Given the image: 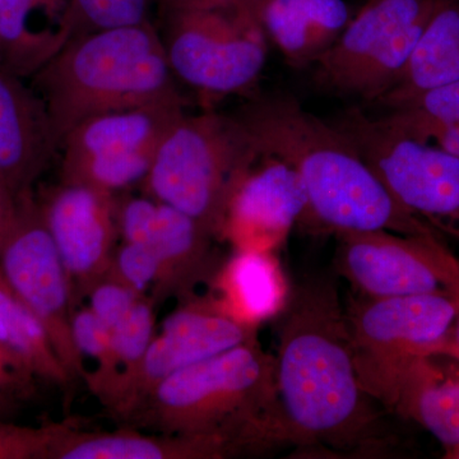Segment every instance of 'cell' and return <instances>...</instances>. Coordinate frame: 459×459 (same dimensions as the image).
I'll return each mask as SVG.
<instances>
[{"instance_id": "cell-17", "label": "cell", "mask_w": 459, "mask_h": 459, "mask_svg": "<svg viewBox=\"0 0 459 459\" xmlns=\"http://www.w3.org/2000/svg\"><path fill=\"white\" fill-rule=\"evenodd\" d=\"M157 202L150 246L159 255L161 270L148 296L159 307L169 299L181 303L192 298L195 287L211 281L219 267L213 252L216 237L189 214Z\"/></svg>"}, {"instance_id": "cell-33", "label": "cell", "mask_w": 459, "mask_h": 459, "mask_svg": "<svg viewBox=\"0 0 459 459\" xmlns=\"http://www.w3.org/2000/svg\"><path fill=\"white\" fill-rule=\"evenodd\" d=\"M268 0H195L193 7L219 9L238 16L249 18L262 25V13Z\"/></svg>"}, {"instance_id": "cell-1", "label": "cell", "mask_w": 459, "mask_h": 459, "mask_svg": "<svg viewBox=\"0 0 459 459\" xmlns=\"http://www.w3.org/2000/svg\"><path fill=\"white\" fill-rule=\"evenodd\" d=\"M280 316L274 361L287 439L334 449L368 442L377 415L359 380L334 283L304 281L290 291Z\"/></svg>"}, {"instance_id": "cell-20", "label": "cell", "mask_w": 459, "mask_h": 459, "mask_svg": "<svg viewBox=\"0 0 459 459\" xmlns=\"http://www.w3.org/2000/svg\"><path fill=\"white\" fill-rule=\"evenodd\" d=\"M350 20L343 0H268L261 18L267 38L295 65L316 62Z\"/></svg>"}, {"instance_id": "cell-23", "label": "cell", "mask_w": 459, "mask_h": 459, "mask_svg": "<svg viewBox=\"0 0 459 459\" xmlns=\"http://www.w3.org/2000/svg\"><path fill=\"white\" fill-rule=\"evenodd\" d=\"M397 409L430 431L446 451L459 446V379L439 382L428 365L406 386Z\"/></svg>"}, {"instance_id": "cell-38", "label": "cell", "mask_w": 459, "mask_h": 459, "mask_svg": "<svg viewBox=\"0 0 459 459\" xmlns=\"http://www.w3.org/2000/svg\"><path fill=\"white\" fill-rule=\"evenodd\" d=\"M161 7H193L195 0H160Z\"/></svg>"}, {"instance_id": "cell-19", "label": "cell", "mask_w": 459, "mask_h": 459, "mask_svg": "<svg viewBox=\"0 0 459 459\" xmlns=\"http://www.w3.org/2000/svg\"><path fill=\"white\" fill-rule=\"evenodd\" d=\"M210 295L235 319L258 328L279 316L290 289L273 252L235 250L211 279Z\"/></svg>"}, {"instance_id": "cell-32", "label": "cell", "mask_w": 459, "mask_h": 459, "mask_svg": "<svg viewBox=\"0 0 459 459\" xmlns=\"http://www.w3.org/2000/svg\"><path fill=\"white\" fill-rule=\"evenodd\" d=\"M36 380L25 362L0 343V397L26 400L35 392Z\"/></svg>"}, {"instance_id": "cell-6", "label": "cell", "mask_w": 459, "mask_h": 459, "mask_svg": "<svg viewBox=\"0 0 459 459\" xmlns=\"http://www.w3.org/2000/svg\"><path fill=\"white\" fill-rule=\"evenodd\" d=\"M459 313V299L424 294L367 298L346 310L362 389L398 406L412 377L439 355Z\"/></svg>"}, {"instance_id": "cell-29", "label": "cell", "mask_w": 459, "mask_h": 459, "mask_svg": "<svg viewBox=\"0 0 459 459\" xmlns=\"http://www.w3.org/2000/svg\"><path fill=\"white\" fill-rule=\"evenodd\" d=\"M160 270L159 255L152 247L122 241L115 247L107 274L131 287L137 294L148 295L159 279Z\"/></svg>"}, {"instance_id": "cell-26", "label": "cell", "mask_w": 459, "mask_h": 459, "mask_svg": "<svg viewBox=\"0 0 459 459\" xmlns=\"http://www.w3.org/2000/svg\"><path fill=\"white\" fill-rule=\"evenodd\" d=\"M156 0H69L65 30L69 40L84 33L150 22Z\"/></svg>"}, {"instance_id": "cell-21", "label": "cell", "mask_w": 459, "mask_h": 459, "mask_svg": "<svg viewBox=\"0 0 459 459\" xmlns=\"http://www.w3.org/2000/svg\"><path fill=\"white\" fill-rule=\"evenodd\" d=\"M459 80V0H444L429 21L409 65L377 104L389 107L421 91Z\"/></svg>"}, {"instance_id": "cell-31", "label": "cell", "mask_w": 459, "mask_h": 459, "mask_svg": "<svg viewBox=\"0 0 459 459\" xmlns=\"http://www.w3.org/2000/svg\"><path fill=\"white\" fill-rule=\"evenodd\" d=\"M142 296L144 295L137 294L131 287L105 274L90 290L87 307L111 331L128 316Z\"/></svg>"}, {"instance_id": "cell-35", "label": "cell", "mask_w": 459, "mask_h": 459, "mask_svg": "<svg viewBox=\"0 0 459 459\" xmlns=\"http://www.w3.org/2000/svg\"><path fill=\"white\" fill-rule=\"evenodd\" d=\"M38 7L44 9L50 17L57 18L62 29L65 30V18L66 12H68L69 0H33V8Z\"/></svg>"}, {"instance_id": "cell-12", "label": "cell", "mask_w": 459, "mask_h": 459, "mask_svg": "<svg viewBox=\"0 0 459 459\" xmlns=\"http://www.w3.org/2000/svg\"><path fill=\"white\" fill-rule=\"evenodd\" d=\"M0 272L17 298L40 320L65 369L83 379L84 358L72 336L75 307L68 276L40 210L26 192L0 246Z\"/></svg>"}, {"instance_id": "cell-39", "label": "cell", "mask_w": 459, "mask_h": 459, "mask_svg": "<svg viewBox=\"0 0 459 459\" xmlns=\"http://www.w3.org/2000/svg\"><path fill=\"white\" fill-rule=\"evenodd\" d=\"M444 457L448 459H459V446L446 451V455H444Z\"/></svg>"}, {"instance_id": "cell-34", "label": "cell", "mask_w": 459, "mask_h": 459, "mask_svg": "<svg viewBox=\"0 0 459 459\" xmlns=\"http://www.w3.org/2000/svg\"><path fill=\"white\" fill-rule=\"evenodd\" d=\"M18 195L0 179V246L16 217Z\"/></svg>"}, {"instance_id": "cell-3", "label": "cell", "mask_w": 459, "mask_h": 459, "mask_svg": "<svg viewBox=\"0 0 459 459\" xmlns=\"http://www.w3.org/2000/svg\"><path fill=\"white\" fill-rule=\"evenodd\" d=\"M117 424L159 434L212 437L234 455L287 439L276 361L258 338L184 368Z\"/></svg>"}, {"instance_id": "cell-2", "label": "cell", "mask_w": 459, "mask_h": 459, "mask_svg": "<svg viewBox=\"0 0 459 459\" xmlns=\"http://www.w3.org/2000/svg\"><path fill=\"white\" fill-rule=\"evenodd\" d=\"M237 115L262 157L292 166L307 190V217L329 230L389 231L442 238V232L404 208L351 142L329 120L292 96L253 100Z\"/></svg>"}, {"instance_id": "cell-30", "label": "cell", "mask_w": 459, "mask_h": 459, "mask_svg": "<svg viewBox=\"0 0 459 459\" xmlns=\"http://www.w3.org/2000/svg\"><path fill=\"white\" fill-rule=\"evenodd\" d=\"M66 421L40 428L0 421V459H49Z\"/></svg>"}, {"instance_id": "cell-14", "label": "cell", "mask_w": 459, "mask_h": 459, "mask_svg": "<svg viewBox=\"0 0 459 459\" xmlns=\"http://www.w3.org/2000/svg\"><path fill=\"white\" fill-rule=\"evenodd\" d=\"M40 210L65 265L74 307H80L110 267L119 238L117 195L60 181Z\"/></svg>"}, {"instance_id": "cell-9", "label": "cell", "mask_w": 459, "mask_h": 459, "mask_svg": "<svg viewBox=\"0 0 459 459\" xmlns=\"http://www.w3.org/2000/svg\"><path fill=\"white\" fill-rule=\"evenodd\" d=\"M166 59L177 81L211 95L255 86L267 62V35L249 18L197 7L162 8Z\"/></svg>"}, {"instance_id": "cell-36", "label": "cell", "mask_w": 459, "mask_h": 459, "mask_svg": "<svg viewBox=\"0 0 459 459\" xmlns=\"http://www.w3.org/2000/svg\"><path fill=\"white\" fill-rule=\"evenodd\" d=\"M439 355L448 356V358L459 361V313L455 325H453L451 333L444 341Z\"/></svg>"}, {"instance_id": "cell-15", "label": "cell", "mask_w": 459, "mask_h": 459, "mask_svg": "<svg viewBox=\"0 0 459 459\" xmlns=\"http://www.w3.org/2000/svg\"><path fill=\"white\" fill-rule=\"evenodd\" d=\"M262 159L238 186L223 223L221 238L235 250L273 252L307 217L309 201L299 172L282 160Z\"/></svg>"}, {"instance_id": "cell-7", "label": "cell", "mask_w": 459, "mask_h": 459, "mask_svg": "<svg viewBox=\"0 0 459 459\" xmlns=\"http://www.w3.org/2000/svg\"><path fill=\"white\" fill-rule=\"evenodd\" d=\"M404 208L459 238V157L347 108L328 119Z\"/></svg>"}, {"instance_id": "cell-11", "label": "cell", "mask_w": 459, "mask_h": 459, "mask_svg": "<svg viewBox=\"0 0 459 459\" xmlns=\"http://www.w3.org/2000/svg\"><path fill=\"white\" fill-rule=\"evenodd\" d=\"M256 329L230 316L210 295H193L168 316L140 360L119 370L91 394L119 422L166 377L255 340Z\"/></svg>"}, {"instance_id": "cell-10", "label": "cell", "mask_w": 459, "mask_h": 459, "mask_svg": "<svg viewBox=\"0 0 459 459\" xmlns=\"http://www.w3.org/2000/svg\"><path fill=\"white\" fill-rule=\"evenodd\" d=\"M184 114L180 96L83 120L60 144V181L114 195L141 186L160 144Z\"/></svg>"}, {"instance_id": "cell-16", "label": "cell", "mask_w": 459, "mask_h": 459, "mask_svg": "<svg viewBox=\"0 0 459 459\" xmlns=\"http://www.w3.org/2000/svg\"><path fill=\"white\" fill-rule=\"evenodd\" d=\"M57 148L44 101L0 63V179L20 195Z\"/></svg>"}, {"instance_id": "cell-24", "label": "cell", "mask_w": 459, "mask_h": 459, "mask_svg": "<svg viewBox=\"0 0 459 459\" xmlns=\"http://www.w3.org/2000/svg\"><path fill=\"white\" fill-rule=\"evenodd\" d=\"M33 0H0V63L16 74L40 71L66 41L30 30Z\"/></svg>"}, {"instance_id": "cell-18", "label": "cell", "mask_w": 459, "mask_h": 459, "mask_svg": "<svg viewBox=\"0 0 459 459\" xmlns=\"http://www.w3.org/2000/svg\"><path fill=\"white\" fill-rule=\"evenodd\" d=\"M232 455L228 444L217 437L143 434L126 427L86 431L68 420L49 459H220Z\"/></svg>"}, {"instance_id": "cell-37", "label": "cell", "mask_w": 459, "mask_h": 459, "mask_svg": "<svg viewBox=\"0 0 459 459\" xmlns=\"http://www.w3.org/2000/svg\"><path fill=\"white\" fill-rule=\"evenodd\" d=\"M18 402L11 398L0 397V421H5L16 409Z\"/></svg>"}, {"instance_id": "cell-27", "label": "cell", "mask_w": 459, "mask_h": 459, "mask_svg": "<svg viewBox=\"0 0 459 459\" xmlns=\"http://www.w3.org/2000/svg\"><path fill=\"white\" fill-rule=\"evenodd\" d=\"M72 336L83 358H91L98 367L87 371L83 380L90 392L119 373L111 344V331L95 316L89 307H77L72 314Z\"/></svg>"}, {"instance_id": "cell-8", "label": "cell", "mask_w": 459, "mask_h": 459, "mask_svg": "<svg viewBox=\"0 0 459 459\" xmlns=\"http://www.w3.org/2000/svg\"><path fill=\"white\" fill-rule=\"evenodd\" d=\"M444 0H368L316 60L319 80L347 96L377 102L394 89Z\"/></svg>"}, {"instance_id": "cell-22", "label": "cell", "mask_w": 459, "mask_h": 459, "mask_svg": "<svg viewBox=\"0 0 459 459\" xmlns=\"http://www.w3.org/2000/svg\"><path fill=\"white\" fill-rule=\"evenodd\" d=\"M0 343L16 353L38 379L68 388L74 379L65 369L47 329L12 291L0 272Z\"/></svg>"}, {"instance_id": "cell-5", "label": "cell", "mask_w": 459, "mask_h": 459, "mask_svg": "<svg viewBox=\"0 0 459 459\" xmlns=\"http://www.w3.org/2000/svg\"><path fill=\"white\" fill-rule=\"evenodd\" d=\"M261 159L237 115L186 113L160 144L141 188L221 238L231 199Z\"/></svg>"}, {"instance_id": "cell-13", "label": "cell", "mask_w": 459, "mask_h": 459, "mask_svg": "<svg viewBox=\"0 0 459 459\" xmlns=\"http://www.w3.org/2000/svg\"><path fill=\"white\" fill-rule=\"evenodd\" d=\"M337 238L338 271L367 298L459 299V259L442 238L389 231H344Z\"/></svg>"}, {"instance_id": "cell-28", "label": "cell", "mask_w": 459, "mask_h": 459, "mask_svg": "<svg viewBox=\"0 0 459 459\" xmlns=\"http://www.w3.org/2000/svg\"><path fill=\"white\" fill-rule=\"evenodd\" d=\"M156 309L150 296H142L128 316L111 329V344L120 370L133 367L152 342L156 334Z\"/></svg>"}, {"instance_id": "cell-4", "label": "cell", "mask_w": 459, "mask_h": 459, "mask_svg": "<svg viewBox=\"0 0 459 459\" xmlns=\"http://www.w3.org/2000/svg\"><path fill=\"white\" fill-rule=\"evenodd\" d=\"M38 74L59 147L95 115L181 96L151 21L75 36Z\"/></svg>"}, {"instance_id": "cell-25", "label": "cell", "mask_w": 459, "mask_h": 459, "mask_svg": "<svg viewBox=\"0 0 459 459\" xmlns=\"http://www.w3.org/2000/svg\"><path fill=\"white\" fill-rule=\"evenodd\" d=\"M385 123L420 142L431 133L459 126V80L421 91L386 107Z\"/></svg>"}]
</instances>
